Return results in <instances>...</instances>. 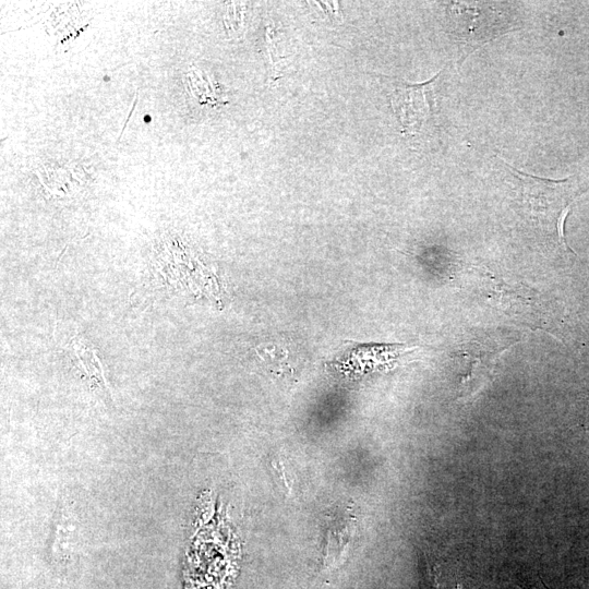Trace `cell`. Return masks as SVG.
Returning <instances> with one entry per match:
<instances>
[{
	"label": "cell",
	"instance_id": "6da1fadb",
	"mask_svg": "<svg viewBox=\"0 0 589 589\" xmlns=\"http://www.w3.org/2000/svg\"><path fill=\"white\" fill-rule=\"evenodd\" d=\"M504 166L516 180V213L552 249L566 256L575 255L566 242L565 221L588 185L576 176L553 180L526 173L505 161Z\"/></svg>",
	"mask_w": 589,
	"mask_h": 589
},
{
	"label": "cell",
	"instance_id": "7a4b0ae2",
	"mask_svg": "<svg viewBox=\"0 0 589 589\" xmlns=\"http://www.w3.org/2000/svg\"><path fill=\"white\" fill-rule=\"evenodd\" d=\"M447 15L450 33L471 47L485 44L508 26L503 12L486 5L450 2Z\"/></svg>",
	"mask_w": 589,
	"mask_h": 589
},
{
	"label": "cell",
	"instance_id": "3957f363",
	"mask_svg": "<svg viewBox=\"0 0 589 589\" xmlns=\"http://www.w3.org/2000/svg\"><path fill=\"white\" fill-rule=\"evenodd\" d=\"M440 72L422 83H408L401 80L393 83L390 106L396 115L401 133H418L435 111V85Z\"/></svg>",
	"mask_w": 589,
	"mask_h": 589
},
{
	"label": "cell",
	"instance_id": "277c9868",
	"mask_svg": "<svg viewBox=\"0 0 589 589\" xmlns=\"http://www.w3.org/2000/svg\"><path fill=\"white\" fill-rule=\"evenodd\" d=\"M503 350H505L504 342L484 338L468 342L459 351L458 356L465 360L467 365L466 374L461 376L460 388H464L467 395L477 392L490 380L497 358Z\"/></svg>",
	"mask_w": 589,
	"mask_h": 589
}]
</instances>
